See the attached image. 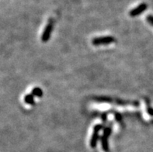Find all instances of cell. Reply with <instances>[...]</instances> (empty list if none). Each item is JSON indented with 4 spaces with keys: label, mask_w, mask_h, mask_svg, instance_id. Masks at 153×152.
<instances>
[{
    "label": "cell",
    "mask_w": 153,
    "mask_h": 152,
    "mask_svg": "<svg viewBox=\"0 0 153 152\" xmlns=\"http://www.w3.org/2000/svg\"><path fill=\"white\" fill-rule=\"evenodd\" d=\"M103 126L101 124H97L94 127V129H93V136L91 137V140H90V146L91 148H94L97 144L98 139H99V132L100 131V130H102Z\"/></svg>",
    "instance_id": "cell-3"
},
{
    "label": "cell",
    "mask_w": 153,
    "mask_h": 152,
    "mask_svg": "<svg viewBox=\"0 0 153 152\" xmlns=\"http://www.w3.org/2000/svg\"><path fill=\"white\" fill-rule=\"evenodd\" d=\"M147 8H148L147 4H145V3H142V4L138 5L136 8L131 9L129 14H130L131 16H133V17L134 16H137L142 14V13L147 9Z\"/></svg>",
    "instance_id": "cell-4"
},
{
    "label": "cell",
    "mask_w": 153,
    "mask_h": 152,
    "mask_svg": "<svg viewBox=\"0 0 153 152\" xmlns=\"http://www.w3.org/2000/svg\"><path fill=\"white\" fill-rule=\"evenodd\" d=\"M111 134V128L110 127H106L103 130V136H105V137H110V135Z\"/></svg>",
    "instance_id": "cell-8"
},
{
    "label": "cell",
    "mask_w": 153,
    "mask_h": 152,
    "mask_svg": "<svg viewBox=\"0 0 153 152\" xmlns=\"http://www.w3.org/2000/svg\"><path fill=\"white\" fill-rule=\"evenodd\" d=\"M54 27V20H50L48 21V23L45 27V30L42 33V37H41V40L43 42H47V40L50 39L51 37V32H52V30H53Z\"/></svg>",
    "instance_id": "cell-2"
},
{
    "label": "cell",
    "mask_w": 153,
    "mask_h": 152,
    "mask_svg": "<svg viewBox=\"0 0 153 152\" xmlns=\"http://www.w3.org/2000/svg\"><path fill=\"white\" fill-rule=\"evenodd\" d=\"M116 41V39L112 36H106V37H96L93 39L92 43L95 46L99 45H107L110 44Z\"/></svg>",
    "instance_id": "cell-1"
},
{
    "label": "cell",
    "mask_w": 153,
    "mask_h": 152,
    "mask_svg": "<svg viewBox=\"0 0 153 152\" xmlns=\"http://www.w3.org/2000/svg\"><path fill=\"white\" fill-rule=\"evenodd\" d=\"M146 20H147V21H148V23H149V24L152 25V26L153 27V16L149 15L148 16H147Z\"/></svg>",
    "instance_id": "cell-9"
},
{
    "label": "cell",
    "mask_w": 153,
    "mask_h": 152,
    "mask_svg": "<svg viewBox=\"0 0 153 152\" xmlns=\"http://www.w3.org/2000/svg\"><path fill=\"white\" fill-rule=\"evenodd\" d=\"M32 95H34V96L37 97H42L43 96V91L40 88H38V87H36V88H33L32 89Z\"/></svg>",
    "instance_id": "cell-7"
},
{
    "label": "cell",
    "mask_w": 153,
    "mask_h": 152,
    "mask_svg": "<svg viewBox=\"0 0 153 152\" xmlns=\"http://www.w3.org/2000/svg\"><path fill=\"white\" fill-rule=\"evenodd\" d=\"M24 102L28 105L34 106L35 105V100L33 98V95L32 94H27L24 97Z\"/></svg>",
    "instance_id": "cell-6"
},
{
    "label": "cell",
    "mask_w": 153,
    "mask_h": 152,
    "mask_svg": "<svg viewBox=\"0 0 153 152\" xmlns=\"http://www.w3.org/2000/svg\"><path fill=\"white\" fill-rule=\"evenodd\" d=\"M101 145H102L103 150L105 152L109 151V143H108V137H105L103 135L101 137Z\"/></svg>",
    "instance_id": "cell-5"
}]
</instances>
